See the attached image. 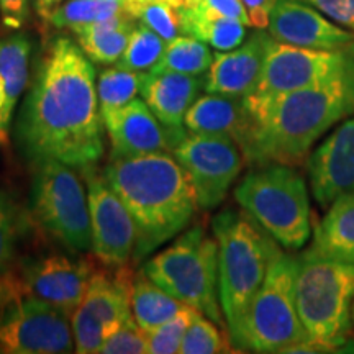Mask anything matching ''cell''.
Returning a JSON list of instances; mask_svg holds the SVG:
<instances>
[{
	"mask_svg": "<svg viewBox=\"0 0 354 354\" xmlns=\"http://www.w3.org/2000/svg\"><path fill=\"white\" fill-rule=\"evenodd\" d=\"M104 128L94 66L73 39H55L17 117V149L32 166L55 159L82 171L100 161Z\"/></svg>",
	"mask_w": 354,
	"mask_h": 354,
	"instance_id": "1",
	"label": "cell"
},
{
	"mask_svg": "<svg viewBox=\"0 0 354 354\" xmlns=\"http://www.w3.org/2000/svg\"><path fill=\"white\" fill-rule=\"evenodd\" d=\"M245 107L248 128L238 143L245 161L297 166L326 131L354 115V64L289 94L245 102Z\"/></svg>",
	"mask_w": 354,
	"mask_h": 354,
	"instance_id": "2",
	"label": "cell"
},
{
	"mask_svg": "<svg viewBox=\"0 0 354 354\" xmlns=\"http://www.w3.org/2000/svg\"><path fill=\"white\" fill-rule=\"evenodd\" d=\"M102 176L135 221L136 263L177 236L198 209L187 172L169 153L112 158Z\"/></svg>",
	"mask_w": 354,
	"mask_h": 354,
	"instance_id": "3",
	"label": "cell"
},
{
	"mask_svg": "<svg viewBox=\"0 0 354 354\" xmlns=\"http://www.w3.org/2000/svg\"><path fill=\"white\" fill-rule=\"evenodd\" d=\"M218 243V294L232 343L281 245L245 210L227 209L212 221Z\"/></svg>",
	"mask_w": 354,
	"mask_h": 354,
	"instance_id": "4",
	"label": "cell"
},
{
	"mask_svg": "<svg viewBox=\"0 0 354 354\" xmlns=\"http://www.w3.org/2000/svg\"><path fill=\"white\" fill-rule=\"evenodd\" d=\"M353 304L354 264L305 251L295 274V307L313 353L348 343Z\"/></svg>",
	"mask_w": 354,
	"mask_h": 354,
	"instance_id": "5",
	"label": "cell"
},
{
	"mask_svg": "<svg viewBox=\"0 0 354 354\" xmlns=\"http://www.w3.org/2000/svg\"><path fill=\"white\" fill-rule=\"evenodd\" d=\"M299 258L279 248L243 320L234 348L253 353H313L295 307Z\"/></svg>",
	"mask_w": 354,
	"mask_h": 354,
	"instance_id": "6",
	"label": "cell"
},
{
	"mask_svg": "<svg viewBox=\"0 0 354 354\" xmlns=\"http://www.w3.org/2000/svg\"><path fill=\"white\" fill-rule=\"evenodd\" d=\"M234 198L284 250L297 251L312 234L305 179L287 165H266L248 172Z\"/></svg>",
	"mask_w": 354,
	"mask_h": 354,
	"instance_id": "7",
	"label": "cell"
},
{
	"mask_svg": "<svg viewBox=\"0 0 354 354\" xmlns=\"http://www.w3.org/2000/svg\"><path fill=\"white\" fill-rule=\"evenodd\" d=\"M143 272L172 297L203 313L225 328L218 294V243L194 227L153 256Z\"/></svg>",
	"mask_w": 354,
	"mask_h": 354,
	"instance_id": "8",
	"label": "cell"
},
{
	"mask_svg": "<svg viewBox=\"0 0 354 354\" xmlns=\"http://www.w3.org/2000/svg\"><path fill=\"white\" fill-rule=\"evenodd\" d=\"M35 167L32 214L56 241L77 253L92 250L88 196L77 169L46 159Z\"/></svg>",
	"mask_w": 354,
	"mask_h": 354,
	"instance_id": "9",
	"label": "cell"
},
{
	"mask_svg": "<svg viewBox=\"0 0 354 354\" xmlns=\"http://www.w3.org/2000/svg\"><path fill=\"white\" fill-rule=\"evenodd\" d=\"M76 351L71 317L55 305L19 295L0 308V353L64 354Z\"/></svg>",
	"mask_w": 354,
	"mask_h": 354,
	"instance_id": "10",
	"label": "cell"
},
{
	"mask_svg": "<svg viewBox=\"0 0 354 354\" xmlns=\"http://www.w3.org/2000/svg\"><path fill=\"white\" fill-rule=\"evenodd\" d=\"M353 64L354 46L343 50H310L272 39L258 86L253 94L243 100L248 104H258L277 95L289 94L336 76Z\"/></svg>",
	"mask_w": 354,
	"mask_h": 354,
	"instance_id": "11",
	"label": "cell"
},
{
	"mask_svg": "<svg viewBox=\"0 0 354 354\" xmlns=\"http://www.w3.org/2000/svg\"><path fill=\"white\" fill-rule=\"evenodd\" d=\"M171 153L187 172L203 210L215 209L225 201L245 159L233 138L194 133H185Z\"/></svg>",
	"mask_w": 354,
	"mask_h": 354,
	"instance_id": "12",
	"label": "cell"
},
{
	"mask_svg": "<svg viewBox=\"0 0 354 354\" xmlns=\"http://www.w3.org/2000/svg\"><path fill=\"white\" fill-rule=\"evenodd\" d=\"M91 209L92 251L102 264L127 266L136 246V228L130 212L95 166L82 169Z\"/></svg>",
	"mask_w": 354,
	"mask_h": 354,
	"instance_id": "13",
	"label": "cell"
},
{
	"mask_svg": "<svg viewBox=\"0 0 354 354\" xmlns=\"http://www.w3.org/2000/svg\"><path fill=\"white\" fill-rule=\"evenodd\" d=\"M92 272L88 261L61 254L26 261L19 274L13 269L21 295L44 300L69 317L82 304Z\"/></svg>",
	"mask_w": 354,
	"mask_h": 354,
	"instance_id": "14",
	"label": "cell"
},
{
	"mask_svg": "<svg viewBox=\"0 0 354 354\" xmlns=\"http://www.w3.org/2000/svg\"><path fill=\"white\" fill-rule=\"evenodd\" d=\"M266 30L272 39L290 46L310 50H343L354 46V32L335 24L300 0H276Z\"/></svg>",
	"mask_w": 354,
	"mask_h": 354,
	"instance_id": "15",
	"label": "cell"
},
{
	"mask_svg": "<svg viewBox=\"0 0 354 354\" xmlns=\"http://www.w3.org/2000/svg\"><path fill=\"white\" fill-rule=\"evenodd\" d=\"M271 41L269 32L256 28L240 46L214 55L212 66L203 77L205 92L240 99L253 94L263 74Z\"/></svg>",
	"mask_w": 354,
	"mask_h": 354,
	"instance_id": "16",
	"label": "cell"
},
{
	"mask_svg": "<svg viewBox=\"0 0 354 354\" xmlns=\"http://www.w3.org/2000/svg\"><path fill=\"white\" fill-rule=\"evenodd\" d=\"M112 143V158L169 153L180 138L158 120L143 99H135L117 112L104 117Z\"/></svg>",
	"mask_w": 354,
	"mask_h": 354,
	"instance_id": "17",
	"label": "cell"
},
{
	"mask_svg": "<svg viewBox=\"0 0 354 354\" xmlns=\"http://www.w3.org/2000/svg\"><path fill=\"white\" fill-rule=\"evenodd\" d=\"M310 187L322 207L336 197L354 192V115L308 156Z\"/></svg>",
	"mask_w": 354,
	"mask_h": 354,
	"instance_id": "18",
	"label": "cell"
},
{
	"mask_svg": "<svg viewBox=\"0 0 354 354\" xmlns=\"http://www.w3.org/2000/svg\"><path fill=\"white\" fill-rule=\"evenodd\" d=\"M203 88L202 76L180 73H143L140 94L158 120L177 138L187 133L184 127L185 113L197 100Z\"/></svg>",
	"mask_w": 354,
	"mask_h": 354,
	"instance_id": "19",
	"label": "cell"
},
{
	"mask_svg": "<svg viewBox=\"0 0 354 354\" xmlns=\"http://www.w3.org/2000/svg\"><path fill=\"white\" fill-rule=\"evenodd\" d=\"M32 39L13 32L0 38V149L8 143L13 113L30 77Z\"/></svg>",
	"mask_w": 354,
	"mask_h": 354,
	"instance_id": "20",
	"label": "cell"
},
{
	"mask_svg": "<svg viewBox=\"0 0 354 354\" xmlns=\"http://www.w3.org/2000/svg\"><path fill=\"white\" fill-rule=\"evenodd\" d=\"M133 276L125 266H115V271H94L88 281L82 307L104 323L105 338L131 318Z\"/></svg>",
	"mask_w": 354,
	"mask_h": 354,
	"instance_id": "21",
	"label": "cell"
},
{
	"mask_svg": "<svg viewBox=\"0 0 354 354\" xmlns=\"http://www.w3.org/2000/svg\"><path fill=\"white\" fill-rule=\"evenodd\" d=\"M184 127L194 135L228 136L240 143L248 128V110L240 97L207 92L190 105Z\"/></svg>",
	"mask_w": 354,
	"mask_h": 354,
	"instance_id": "22",
	"label": "cell"
},
{
	"mask_svg": "<svg viewBox=\"0 0 354 354\" xmlns=\"http://www.w3.org/2000/svg\"><path fill=\"white\" fill-rule=\"evenodd\" d=\"M307 251L320 258L354 264V192L342 194L330 203Z\"/></svg>",
	"mask_w": 354,
	"mask_h": 354,
	"instance_id": "23",
	"label": "cell"
},
{
	"mask_svg": "<svg viewBox=\"0 0 354 354\" xmlns=\"http://www.w3.org/2000/svg\"><path fill=\"white\" fill-rule=\"evenodd\" d=\"M135 26L136 20L127 12H122L120 15L82 26L73 33L88 59L99 64H117Z\"/></svg>",
	"mask_w": 354,
	"mask_h": 354,
	"instance_id": "24",
	"label": "cell"
},
{
	"mask_svg": "<svg viewBox=\"0 0 354 354\" xmlns=\"http://www.w3.org/2000/svg\"><path fill=\"white\" fill-rule=\"evenodd\" d=\"M185 307L179 299L154 284L145 272L133 276L131 315L135 322L148 333L169 322Z\"/></svg>",
	"mask_w": 354,
	"mask_h": 354,
	"instance_id": "25",
	"label": "cell"
},
{
	"mask_svg": "<svg viewBox=\"0 0 354 354\" xmlns=\"http://www.w3.org/2000/svg\"><path fill=\"white\" fill-rule=\"evenodd\" d=\"M183 35H189L216 51H230L246 39L248 25L210 12H180Z\"/></svg>",
	"mask_w": 354,
	"mask_h": 354,
	"instance_id": "26",
	"label": "cell"
},
{
	"mask_svg": "<svg viewBox=\"0 0 354 354\" xmlns=\"http://www.w3.org/2000/svg\"><path fill=\"white\" fill-rule=\"evenodd\" d=\"M214 61L209 44L201 39L179 35L166 44V50L153 73H180L189 76H203Z\"/></svg>",
	"mask_w": 354,
	"mask_h": 354,
	"instance_id": "27",
	"label": "cell"
},
{
	"mask_svg": "<svg viewBox=\"0 0 354 354\" xmlns=\"http://www.w3.org/2000/svg\"><path fill=\"white\" fill-rule=\"evenodd\" d=\"M141 82H143V73L122 69L118 66L102 71L97 82L102 118L135 100L141 88Z\"/></svg>",
	"mask_w": 354,
	"mask_h": 354,
	"instance_id": "28",
	"label": "cell"
},
{
	"mask_svg": "<svg viewBox=\"0 0 354 354\" xmlns=\"http://www.w3.org/2000/svg\"><path fill=\"white\" fill-rule=\"evenodd\" d=\"M122 12H125L123 6L115 0H68L56 8L50 19V25L76 32L82 26L120 15Z\"/></svg>",
	"mask_w": 354,
	"mask_h": 354,
	"instance_id": "29",
	"label": "cell"
},
{
	"mask_svg": "<svg viewBox=\"0 0 354 354\" xmlns=\"http://www.w3.org/2000/svg\"><path fill=\"white\" fill-rule=\"evenodd\" d=\"M122 6L128 15L151 28L167 43L183 35L180 12L166 0H125Z\"/></svg>",
	"mask_w": 354,
	"mask_h": 354,
	"instance_id": "30",
	"label": "cell"
},
{
	"mask_svg": "<svg viewBox=\"0 0 354 354\" xmlns=\"http://www.w3.org/2000/svg\"><path fill=\"white\" fill-rule=\"evenodd\" d=\"M167 41L143 24H136L117 66L135 73H148L159 63Z\"/></svg>",
	"mask_w": 354,
	"mask_h": 354,
	"instance_id": "31",
	"label": "cell"
},
{
	"mask_svg": "<svg viewBox=\"0 0 354 354\" xmlns=\"http://www.w3.org/2000/svg\"><path fill=\"white\" fill-rule=\"evenodd\" d=\"M24 214L8 194L0 190V279L13 272L21 233Z\"/></svg>",
	"mask_w": 354,
	"mask_h": 354,
	"instance_id": "32",
	"label": "cell"
},
{
	"mask_svg": "<svg viewBox=\"0 0 354 354\" xmlns=\"http://www.w3.org/2000/svg\"><path fill=\"white\" fill-rule=\"evenodd\" d=\"M223 330V328H221ZM218 328L215 322L207 318L203 313H197L192 323L185 331L183 344H180V354H216L230 353V344L227 335Z\"/></svg>",
	"mask_w": 354,
	"mask_h": 354,
	"instance_id": "33",
	"label": "cell"
},
{
	"mask_svg": "<svg viewBox=\"0 0 354 354\" xmlns=\"http://www.w3.org/2000/svg\"><path fill=\"white\" fill-rule=\"evenodd\" d=\"M197 313H201L194 307H185L177 313L176 317H172L169 322L162 323L161 326H158L156 330H153L149 333V344H148V353L151 354H172L179 353L180 344H183L184 335L187 331L189 325L196 318Z\"/></svg>",
	"mask_w": 354,
	"mask_h": 354,
	"instance_id": "34",
	"label": "cell"
},
{
	"mask_svg": "<svg viewBox=\"0 0 354 354\" xmlns=\"http://www.w3.org/2000/svg\"><path fill=\"white\" fill-rule=\"evenodd\" d=\"M71 328H73L74 346L79 354L100 353L105 342V326L99 318H95L82 305L74 310L71 315Z\"/></svg>",
	"mask_w": 354,
	"mask_h": 354,
	"instance_id": "35",
	"label": "cell"
},
{
	"mask_svg": "<svg viewBox=\"0 0 354 354\" xmlns=\"http://www.w3.org/2000/svg\"><path fill=\"white\" fill-rule=\"evenodd\" d=\"M149 333L145 331L135 318H128L117 330L112 331L104 344L100 353L104 354H145L148 353Z\"/></svg>",
	"mask_w": 354,
	"mask_h": 354,
	"instance_id": "36",
	"label": "cell"
},
{
	"mask_svg": "<svg viewBox=\"0 0 354 354\" xmlns=\"http://www.w3.org/2000/svg\"><path fill=\"white\" fill-rule=\"evenodd\" d=\"M180 12L218 13V15L240 20L245 25L251 26L250 15H248L241 0H184V7Z\"/></svg>",
	"mask_w": 354,
	"mask_h": 354,
	"instance_id": "37",
	"label": "cell"
},
{
	"mask_svg": "<svg viewBox=\"0 0 354 354\" xmlns=\"http://www.w3.org/2000/svg\"><path fill=\"white\" fill-rule=\"evenodd\" d=\"M308 3L331 21L354 32V0H300Z\"/></svg>",
	"mask_w": 354,
	"mask_h": 354,
	"instance_id": "38",
	"label": "cell"
},
{
	"mask_svg": "<svg viewBox=\"0 0 354 354\" xmlns=\"http://www.w3.org/2000/svg\"><path fill=\"white\" fill-rule=\"evenodd\" d=\"M30 17V0H0V19L3 28L20 32Z\"/></svg>",
	"mask_w": 354,
	"mask_h": 354,
	"instance_id": "39",
	"label": "cell"
},
{
	"mask_svg": "<svg viewBox=\"0 0 354 354\" xmlns=\"http://www.w3.org/2000/svg\"><path fill=\"white\" fill-rule=\"evenodd\" d=\"M276 0H241L245 6L248 15H250L251 26L254 28H268L269 24V13Z\"/></svg>",
	"mask_w": 354,
	"mask_h": 354,
	"instance_id": "40",
	"label": "cell"
},
{
	"mask_svg": "<svg viewBox=\"0 0 354 354\" xmlns=\"http://www.w3.org/2000/svg\"><path fill=\"white\" fill-rule=\"evenodd\" d=\"M19 295L21 294L13 272L8 274L7 277L0 279V308H2L7 302H10L12 299L19 297Z\"/></svg>",
	"mask_w": 354,
	"mask_h": 354,
	"instance_id": "41",
	"label": "cell"
},
{
	"mask_svg": "<svg viewBox=\"0 0 354 354\" xmlns=\"http://www.w3.org/2000/svg\"><path fill=\"white\" fill-rule=\"evenodd\" d=\"M30 2H32L38 19L41 20L44 25H50L51 15L55 13L56 8L64 2V0H30Z\"/></svg>",
	"mask_w": 354,
	"mask_h": 354,
	"instance_id": "42",
	"label": "cell"
},
{
	"mask_svg": "<svg viewBox=\"0 0 354 354\" xmlns=\"http://www.w3.org/2000/svg\"><path fill=\"white\" fill-rule=\"evenodd\" d=\"M351 322H353V325H354V304H353V308H351Z\"/></svg>",
	"mask_w": 354,
	"mask_h": 354,
	"instance_id": "43",
	"label": "cell"
},
{
	"mask_svg": "<svg viewBox=\"0 0 354 354\" xmlns=\"http://www.w3.org/2000/svg\"><path fill=\"white\" fill-rule=\"evenodd\" d=\"M115 2H120V3H123V2H125V0H115Z\"/></svg>",
	"mask_w": 354,
	"mask_h": 354,
	"instance_id": "44",
	"label": "cell"
}]
</instances>
